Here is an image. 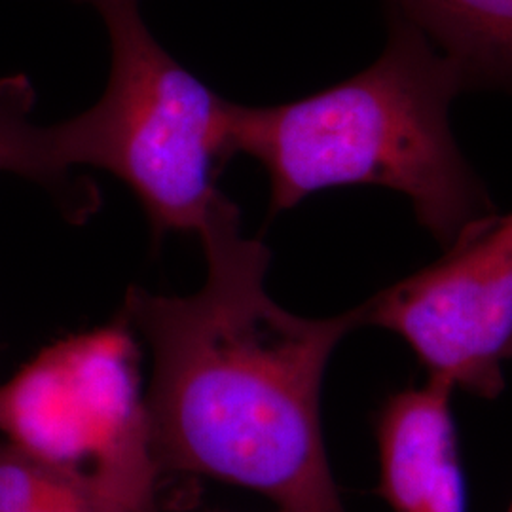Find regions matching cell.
Segmentation results:
<instances>
[{"mask_svg": "<svg viewBox=\"0 0 512 512\" xmlns=\"http://www.w3.org/2000/svg\"><path fill=\"white\" fill-rule=\"evenodd\" d=\"M0 433L109 512H156L139 353L120 313L42 349L0 387Z\"/></svg>", "mask_w": 512, "mask_h": 512, "instance_id": "obj_4", "label": "cell"}, {"mask_svg": "<svg viewBox=\"0 0 512 512\" xmlns=\"http://www.w3.org/2000/svg\"><path fill=\"white\" fill-rule=\"evenodd\" d=\"M463 92L458 67L389 6L385 50L365 71L283 105L236 103L234 152L264 167L270 217L321 190L376 184L406 196L446 249L495 213L450 126Z\"/></svg>", "mask_w": 512, "mask_h": 512, "instance_id": "obj_2", "label": "cell"}, {"mask_svg": "<svg viewBox=\"0 0 512 512\" xmlns=\"http://www.w3.org/2000/svg\"><path fill=\"white\" fill-rule=\"evenodd\" d=\"M275 512H287V511H281V509H277Z\"/></svg>", "mask_w": 512, "mask_h": 512, "instance_id": "obj_12", "label": "cell"}, {"mask_svg": "<svg viewBox=\"0 0 512 512\" xmlns=\"http://www.w3.org/2000/svg\"><path fill=\"white\" fill-rule=\"evenodd\" d=\"M446 55L465 90L512 92V0H389Z\"/></svg>", "mask_w": 512, "mask_h": 512, "instance_id": "obj_7", "label": "cell"}, {"mask_svg": "<svg viewBox=\"0 0 512 512\" xmlns=\"http://www.w3.org/2000/svg\"><path fill=\"white\" fill-rule=\"evenodd\" d=\"M363 310L365 327L403 338L429 380L495 399L512 361V213L465 228L437 262Z\"/></svg>", "mask_w": 512, "mask_h": 512, "instance_id": "obj_5", "label": "cell"}, {"mask_svg": "<svg viewBox=\"0 0 512 512\" xmlns=\"http://www.w3.org/2000/svg\"><path fill=\"white\" fill-rule=\"evenodd\" d=\"M37 512H109L105 509H99L90 503H73V505H63V507H54V509H44Z\"/></svg>", "mask_w": 512, "mask_h": 512, "instance_id": "obj_10", "label": "cell"}, {"mask_svg": "<svg viewBox=\"0 0 512 512\" xmlns=\"http://www.w3.org/2000/svg\"><path fill=\"white\" fill-rule=\"evenodd\" d=\"M73 503L90 501L35 454L10 440L0 442V512H37Z\"/></svg>", "mask_w": 512, "mask_h": 512, "instance_id": "obj_9", "label": "cell"}, {"mask_svg": "<svg viewBox=\"0 0 512 512\" xmlns=\"http://www.w3.org/2000/svg\"><path fill=\"white\" fill-rule=\"evenodd\" d=\"M35 99V90L23 74L0 80V171L31 179L57 194H69L71 202L80 198L90 205L69 184L76 164L67 124H35Z\"/></svg>", "mask_w": 512, "mask_h": 512, "instance_id": "obj_8", "label": "cell"}, {"mask_svg": "<svg viewBox=\"0 0 512 512\" xmlns=\"http://www.w3.org/2000/svg\"><path fill=\"white\" fill-rule=\"evenodd\" d=\"M452 395V385L427 378L384 404L378 492L393 512L467 511Z\"/></svg>", "mask_w": 512, "mask_h": 512, "instance_id": "obj_6", "label": "cell"}, {"mask_svg": "<svg viewBox=\"0 0 512 512\" xmlns=\"http://www.w3.org/2000/svg\"><path fill=\"white\" fill-rule=\"evenodd\" d=\"M205 283L190 296L131 287L122 315L152 353L148 427L160 469L255 490L287 512H346L321 427L338 344L363 304L311 319L266 291L270 249L245 238L234 203L200 236Z\"/></svg>", "mask_w": 512, "mask_h": 512, "instance_id": "obj_1", "label": "cell"}, {"mask_svg": "<svg viewBox=\"0 0 512 512\" xmlns=\"http://www.w3.org/2000/svg\"><path fill=\"white\" fill-rule=\"evenodd\" d=\"M110 40L107 90L65 120L74 164L103 169L128 186L154 239L196 234L234 202L219 190L236 156V103L207 88L154 38L139 0H86Z\"/></svg>", "mask_w": 512, "mask_h": 512, "instance_id": "obj_3", "label": "cell"}, {"mask_svg": "<svg viewBox=\"0 0 512 512\" xmlns=\"http://www.w3.org/2000/svg\"><path fill=\"white\" fill-rule=\"evenodd\" d=\"M507 512H512V499H511V505H509V509H507Z\"/></svg>", "mask_w": 512, "mask_h": 512, "instance_id": "obj_11", "label": "cell"}]
</instances>
